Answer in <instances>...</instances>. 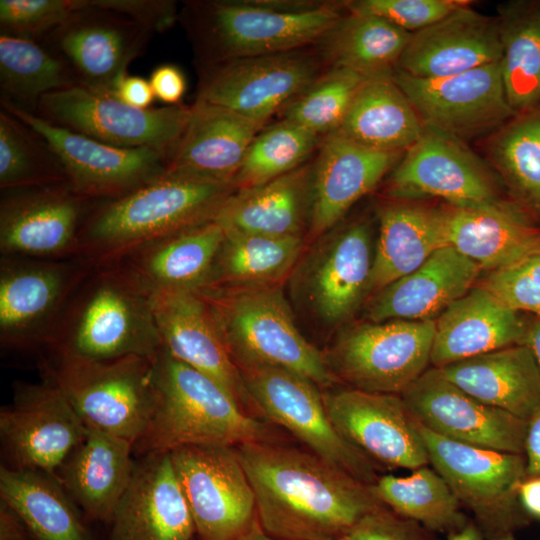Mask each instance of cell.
<instances>
[{"instance_id":"obj_1","label":"cell","mask_w":540,"mask_h":540,"mask_svg":"<svg viewBox=\"0 0 540 540\" xmlns=\"http://www.w3.org/2000/svg\"><path fill=\"white\" fill-rule=\"evenodd\" d=\"M263 529L279 540H336L386 507L367 485L312 452L281 442L235 446Z\"/></svg>"},{"instance_id":"obj_2","label":"cell","mask_w":540,"mask_h":540,"mask_svg":"<svg viewBox=\"0 0 540 540\" xmlns=\"http://www.w3.org/2000/svg\"><path fill=\"white\" fill-rule=\"evenodd\" d=\"M236 190L165 171L123 196L95 202L81 229L77 258L92 267L118 263L152 241L214 220Z\"/></svg>"},{"instance_id":"obj_3","label":"cell","mask_w":540,"mask_h":540,"mask_svg":"<svg viewBox=\"0 0 540 540\" xmlns=\"http://www.w3.org/2000/svg\"><path fill=\"white\" fill-rule=\"evenodd\" d=\"M154 381L153 412L133 446L137 458L192 445L281 442L271 423L246 411L217 381L163 348L154 358Z\"/></svg>"},{"instance_id":"obj_4","label":"cell","mask_w":540,"mask_h":540,"mask_svg":"<svg viewBox=\"0 0 540 540\" xmlns=\"http://www.w3.org/2000/svg\"><path fill=\"white\" fill-rule=\"evenodd\" d=\"M44 350L50 355L86 360L131 355L154 359L162 342L153 293L122 264L93 267Z\"/></svg>"},{"instance_id":"obj_5","label":"cell","mask_w":540,"mask_h":540,"mask_svg":"<svg viewBox=\"0 0 540 540\" xmlns=\"http://www.w3.org/2000/svg\"><path fill=\"white\" fill-rule=\"evenodd\" d=\"M319 1H190L179 18L198 65L279 54L317 44L344 15Z\"/></svg>"},{"instance_id":"obj_6","label":"cell","mask_w":540,"mask_h":540,"mask_svg":"<svg viewBox=\"0 0 540 540\" xmlns=\"http://www.w3.org/2000/svg\"><path fill=\"white\" fill-rule=\"evenodd\" d=\"M234 362L305 376L322 389L339 380L325 355L301 334L280 285H223L198 292Z\"/></svg>"},{"instance_id":"obj_7","label":"cell","mask_w":540,"mask_h":540,"mask_svg":"<svg viewBox=\"0 0 540 540\" xmlns=\"http://www.w3.org/2000/svg\"><path fill=\"white\" fill-rule=\"evenodd\" d=\"M41 369L87 429L133 446L144 433L156 400L154 359L131 355L86 360L49 354Z\"/></svg>"},{"instance_id":"obj_8","label":"cell","mask_w":540,"mask_h":540,"mask_svg":"<svg viewBox=\"0 0 540 540\" xmlns=\"http://www.w3.org/2000/svg\"><path fill=\"white\" fill-rule=\"evenodd\" d=\"M420 431L429 464L486 535L515 533L529 524L531 518L518 498V487L526 477L524 454L456 442L421 425Z\"/></svg>"},{"instance_id":"obj_9","label":"cell","mask_w":540,"mask_h":540,"mask_svg":"<svg viewBox=\"0 0 540 540\" xmlns=\"http://www.w3.org/2000/svg\"><path fill=\"white\" fill-rule=\"evenodd\" d=\"M239 370L256 414L286 429L310 452L355 479L367 485L377 480L378 466L338 432L315 382L279 367Z\"/></svg>"},{"instance_id":"obj_10","label":"cell","mask_w":540,"mask_h":540,"mask_svg":"<svg viewBox=\"0 0 540 540\" xmlns=\"http://www.w3.org/2000/svg\"><path fill=\"white\" fill-rule=\"evenodd\" d=\"M435 320L365 322L344 329L326 362L352 388L401 395L430 365Z\"/></svg>"},{"instance_id":"obj_11","label":"cell","mask_w":540,"mask_h":540,"mask_svg":"<svg viewBox=\"0 0 540 540\" xmlns=\"http://www.w3.org/2000/svg\"><path fill=\"white\" fill-rule=\"evenodd\" d=\"M79 258H0V345L45 349L72 296L92 270Z\"/></svg>"},{"instance_id":"obj_12","label":"cell","mask_w":540,"mask_h":540,"mask_svg":"<svg viewBox=\"0 0 540 540\" xmlns=\"http://www.w3.org/2000/svg\"><path fill=\"white\" fill-rule=\"evenodd\" d=\"M35 113L103 143L151 148L168 159L186 127L190 106L139 109L113 94L75 85L43 96Z\"/></svg>"},{"instance_id":"obj_13","label":"cell","mask_w":540,"mask_h":540,"mask_svg":"<svg viewBox=\"0 0 540 540\" xmlns=\"http://www.w3.org/2000/svg\"><path fill=\"white\" fill-rule=\"evenodd\" d=\"M322 56L305 49L198 65L196 100L221 106L265 126L321 72Z\"/></svg>"},{"instance_id":"obj_14","label":"cell","mask_w":540,"mask_h":540,"mask_svg":"<svg viewBox=\"0 0 540 540\" xmlns=\"http://www.w3.org/2000/svg\"><path fill=\"white\" fill-rule=\"evenodd\" d=\"M1 108L39 134L58 157L71 188L100 202L123 196L166 171L167 157L151 148L112 146L1 99Z\"/></svg>"},{"instance_id":"obj_15","label":"cell","mask_w":540,"mask_h":540,"mask_svg":"<svg viewBox=\"0 0 540 540\" xmlns=\"http://www.w3.org/2000/svg\"><path fill=\"white\" fill-rule=\"evenodd\" d=\"M169 455L196 534L237 540L257 519V508L235 446H184Z\"/></svg>"},{"instance_id":"obj_16","label":"cell","mask_w":540,"mask_h":540,"mask_svg":"<svg viewBox=\"0 0 540 540\" xmlns=\"http://www.w3.org/2000/svg\"><path fill=\"white\" fill-rule=\"evenodd\" d=\"M85 433L81 419L50 379L16 383L13 401L0 410L1 465L55 476Z\"/></svg>"},{"instance_id":"obj_17","label":"cell","mask_w":540,"mask_h":540,"mask_svg":"<svg viewBox=\"0 0 540 540\" xmlns=\"http://www.w3.org/2000/svg\"><path fill=\"white\" fill-rule=\"evenodd\" d=\"M78 2L79 8L41 43L67 65L78 86L114 95L153 33L124 15Z\"/></svg>"},{"instance_id":"obj_18","label":"cell","mask_w":540,"mask_h":540,"mask_svg":"<svg viewBox=\"0 0 540 540\" xmlns=\"http://www.w3.org/2000/svg\"><path fill=\"white\" fill-rule=\"evenodd\" d=\"M94 203L68 183L1 191L0 254L77 258L81 229Z\"/></svg>"},{"instance_id":"obj_19","label":"cell","mask_w":540,"mask_h":540,"mask_svg":"<svg viewBox=\"0 0 540 540\" xmlns=\"http://www.w3.org/2000/svg\"><path fill=\"white\" fill-rule=\"evenodd\" d=\"M387 193L399 201L439 197L455 207L503 204L491 175L476 155L460 139L426 125L393 170Z\"/></svg>"},{"instance_id":"obj_20","label":"cell","mask_w":540,"mask_h":540,"mask_svg":"<svg viewBox=\"0 0 540 540\" xmlns=\"http://www.w3.org/2000/svg\"><path fill=\"white\" fill-rule=\"evenodd\" d=\"M393 79L424 125L461 139L506 122L515 114L500 61L441 78H418L395 69Z\"/></svg>"},{"instance_id":"obj_21","label":"cell","mask_w":540,"mask_h":540,"mask_svg":"<svg viewBox=\"0 0 540 540\" xmlns=\"http://www.w3.org/2000/svg\"><path fill=\"white\" fill-rule=\"evenodd\" d=\"M322 393L338 432L378 467L412 471L429 465L420 425L401 395L352 387Z\"/></svg>"},{"instance_id":"obj_22","label":"cell","mask_w":540,"mask_h":540,"mask_svg":"<svg viewBox=\"0 0 540 540\" xmlns=\"http://www.w3.org/2000/svg\"><path fill=\"white\" fill-rule=\"evenodd\" d=\"M424 428L447 439L507 453L524 454L528 422L485 404L429 367L402 394Z\"/></svg>"},{"instance_id":"obj_23","label":"cell","mask_w":540,"mask_h":540,"mask_svg":"<svg viewBox=\"0 0 540 540\" xmlns=\"http://www.w3.org/2000/svg\"><path fill=\"white\" fill-rule=\"evenodd\" d=\"M152 293L162 348L217 381L246 411L255 415L241 372L201 295L198 292Z\"/></svg>"},{"instance_id":"obj_24","label":"cell","mask_w":540,"mask_h":540,"mask_svg":"<svg viewBox=\"0 0 540 540\" xmlns=\"http://www.w3.org/2000/svg\"><path fill=\"white\" fill-rule=\"evenodd\" d=\"M109 540H192L194 521L169 453L137 458Z\"/></svg>"},{"instance_id":"obj_25","label":"cell","mask_w":540,"mask_h":540,"mask_svg":"<svg viewBox=\"0 0 540 540\" xmlns=\"http://www.w3.org/2000/svg\"><path fill=\"white\" fill-rule=\"evenodd\" d=\"M312 165L308 227L313 237L332 229L391 169L400 152L359 144L338 131L324 138Z\"/></svg>"},{"instance_id":"obj_26","label":"cell","mask_w":540,"mask_h":540,"mask_svg":"<svg viewBox=\"0 0 540 540\" xmlns=\"http://www.w3.org/2000/svg\"><path fill=\"white\" fill-rule=\"evenodd\" d=\"M371 234L355 222L326 238L313 252L303 281L310 308L326 325L348 320L369 293Z\"/></svg>"},{"instance_id":"obj_27","label":"cell","mask_w":540,"mask_h":540,"mask_svg":"<svg viewBox=\"0 0 540 540\" xmlns=\"http://www.w3.org/2000/svg\"><path fill=\"white\" fill-rule=\"evenodd\" d=\"M499 22L469 5L412 33L397 68L425 79L460 74L501 61Z\"/></svg>"},{"instance_id":"obj_28","label":"cell","mask_w":540,"mask_h":540,"mask_svg":"<svg viewBox=\"0 0 540 540\" xmlns=\"http://www.w3.org/2000/svg\"><path fill=\"white\" fill-rule=\"evenodd\" d=\"M262 126L232 110L195 100L166 172L232 184Z\"/></svg>"},{"instance_id":"obj_29","label":"cell","mask_w":540,"mask_h":540,"mask_svg":"<svg viewBox=\"0 0 540 540\" xmlns=\"http://www.w3.org/2000/svg\"><path fill=\"white\" fill-rule=\"evenodd\" d=\"M481 271L476 262L445 246L416 270L376 292L367 306V319L436 320L473 288Z\"/></svg>"},{"instance_id":"obj_30","label":"cell","mask_w":540,"mask_h":540,"mask_svg":"<svg viewBox=\"0 0 540 540\" xmlns=\"http://www.w3.org/2000/svg\"><path fill=\"white\" fill-rule=\"evenodd\" d=\"M527 321L488 290L473 287L436 320L430 365L449 364L524 344Z\"/></svg>"},{"instance_id":"obj_31","label":"cell","mask_w":540,"mask_h":540,"mask_svg":"<svg viewBox=\"0 0 540 540\" xmlns=\"http://www.w3.org/2000/svg\"><path fill=\"white\" fill-rule=\"evenodd\" d=\"M224 239L225 229L212 220L152 241L118 263L151 292H200L210 286Z\"/></svg>"},{"instance_id":"obj_32","label":"cell","mask_w":540,"mask_h":540,"mask_svg":"<svg viewBox=\"0 0 540 540\" xmlns=\"http://www.w3.org/2000/svg\"><path fill=\"white\" fill-rule=\"evenodd\" d=\"M133 444L87 429L55 476L86 516L111 521L135 468Z\"/></svg>"},{"instance_id":"obj_33","label":"cell","mask_w":540,"mask_h":540,"mask_svg":"<svg viewBox=\"0 0 540 540\" xmlns=\"http://www.w3.org/2000/svg\"><path fill=\"white\" fill-rule=\"evenodd\" d=\"M439 369L469 395L527 422L540 412V368L526 344L498 349Z\"/></svg>"},{"instance_id":"obj_34","label":"cell","mask_w":540,"mask_h":540,"mask_svg":"<svg viewBox=\"0 0 540 540\" xmlns=\"http://www.w3.org/2000/svg\"><path fill=\"white\" fill-rule=\"evenodd\" d=\"M448 245L495 271L540 254V227L509 205L442 207Z\"/></svg>"},{"instance_id":"obj_35","label":"cell","mask_w":540,"mask_h":540,"mask_svg":"<svg viewBox=\"0 0 540 540\" xmlns=\"http://www.w3.org/2000/svg\"><path fill=\"white\" fill-rule=\"evenodd\" d=\"M312 165L304 163L262 184L237 189L214 221L241 233L302 236L310 215Z\"/></svg>"},{"instance_id":"obj_36","label":"cell","mask_w":540,"mask_h":540,"mask_svg":"<svg viewBox=\"0 0 540 540\" xmlns=\"http://www.w3.org/2000/svg\"><path fill=\"white\" fill-rule=\"evenodd\" d=\"M369 292H378L449 246L442 208L399 201L380 212Z\"/></svg>"},{"instance_id":"obj_37","label":"cell","mask_w":540,"mask_h":540,"mask_svg":"<svg viewBox=\"0 0 540 540\" xmlns=\"http://www.w3.org/2000/svg\"><path fill=\"white\" fill-rule=\"evenodd\" d=\"M424 124L393 76L367 79L337 130L366 147L390 152L408 149Z\"/></svg>"},{"instance_id":"obj_38","label":"cell","mask_w":540,"mask_h":540,"mask_svg":"<svg viewBox=\"0 0 540 540\" xmlns=\"http://www.w3.org/2000/svg\"><path fill=\"white\" fill-rule=\"evenodd\" d=\"M0 500L16 511L36 540H92L79 507L52 474L1 465Z\"/></svg>"},{"instance_id":"obj_39","label":"cell","mask_w":540,"mask_h":540,"mask_svg":"<svg viewBox=\"0 0 540 540\" xmlns=\"http://www.w3.org/2000/svg\"><path fill=\"white\" fill-rule=\"evenodd\" d=\"M411 35L378 16L349 11L317 44L332 67L371 79L393 76Z\"/></svg>"},{"instance_id":"obj_40","label":"cell","mask_w":540,"mask_h":540,"mask_svg":"<svg viewBox=\"0 0 540 540\" xmlns=\"http://www.w3.org/2000/svg\"><path fill=\"white\" fill-rule=\"evenodd\" d=\"M303 249V236L277 237L225 230L209 287L280 285L295 267Z\"/></svg>"},{"instance_id":"obj_41","label":"cell","mask_w":540,"mask_h":540,"mask_svg":"<svg viewBox=\"0 0 540 540\" xmlns=\"http://www.w3.org/2000/svg\"><path fill=\"white\" fill-rule=\"evenodd\" d=\"M370 489L388 509L428 531L448 535L469 520L447 482L428 465L407 476H379Z\"/></svg>"},{"instance_id":"obj_42","label":"cell","mask_w":540,"mask_h":540,"mask_svg":"<svg viewBox=\"0 0 540 540\" xmlns=\"http://www.w3.org/2000/svg\"><path fill=\"white\" fill-rule=\"evenodd\" d=\"M499 25L504 89L519 114L540 104V3L512 4Z\"/></svg>"},{"instance_id":"obj_43","label":"cell","mask_w":540,"mask_h":540,"mask_svg":"<svg viewBox=\"0 0 540 540\" xmlns=\"http://www.w3.org/2000/svg\"><path fill=\"white\" fill-rule=\"evenodd\" d=\"M75 85L67 65L43 43L0 34L1 99L35 113L43 96Z\"/></svg>"},{"instance_id":"obj_44","label":"cell","mask_w":540,"mask_h":540,"mask_svg":"<svg viewBox=\"0 0 540 540\" xmlns=\"http://www.w3.org/2000/svg\"><path fill=\"white\" fill-rule=\"evenodd\" d=\"M68 183L56 154L24 122L0 109V189Z\"/></svg>"},{"instance_id":"obj_45","label":"cell","mask_w":540,"mask_h":540,"mask_svg":"<svg viewBox=\"0 0 540 540\" xmlns=\"http://www.w3.org/2000/svg\"><path fill=\"white\" fill-rule=\"evenodd\" d=\"M320 136L288 119L265 126L251 142L237 172L236 189L256 186L306 163Z\"/></svg>"},{"instance_id":"obj_46","label":"cell","mask_w":540,"mask_h":540,"mask_svg":"<svg viewBox=\"0 0 540 540\" xmlns=\"http://www.w3.org/2000/svg\"><path fill=\"white\" fill-rule=\"evenodd\" d=\"M490 151L520 197L540 209V104L515 115L502 127Z\"/></svg>"},{"instance_id":"obj_47","label":"cell","mask_w":540,"mask_h":540,"mask_svg":"<svg viewBox=\"0 0 540 540\" xmlns=\"http://www.w3.org/2000/svg\"><path fill=\"white\" fill-rule=\"evenodd\" d=\"M366 80L354 71L333 66L282 111V118L296 122L319 136L335 132Z\"/></svg>"},{"instance_id":"obj_48","label":"cell","mask_w":540,"mask_h":540,"mask_svg":"<svg viewBox=\"0 0 540 540\" xmlns=\"http://www.w3.org/2000/svg\"><path fill=\"white\" fill-rule=\"evenodd\" d=\"M78 8V0H0L1 34L42 42Z\"/></svg>"},{"instance_id":"obj_49","label":"cell","mask_w":540,"mask_h":540,"mask_svg":"<svg viewBox=\"0 0 540 540\" xmlns=\"http://www.w3.org/2000/svg\"><path fill=\"white\" fill-rule=\"evenodd\" d=\"M469 3L464 0H354L343 4L350 12L375 15L415 33Z\"/></svg>"},{"instance_id":"obj_50","label":"cell","mask_w":540,"mask_h":540,"mask_svg":"<svg viewBox=\"0 0 540 540\" xmlns=\"http://www.w3.org/2000/svg\"><path fill=\"white\" fill-rule=\"evenodd\" d=\"M479 286L509 308L540 318V254L489 272Z\"/></svg>"},{"instance_id":"obj_51","label":"cell","mask_w":540,"mask_h":540,"mask_svg":"<svg viewBox=\"0 0 540 540\" xmlns=\"http://www.w3.org/2000/svg\"><path fill=\"white\" fill-rule=\"evenodd\" d=\"M420 524L383 507L364 518L336 540H431Z\"/></svg>"},{"instance_id":"obj_52","label":"cell","mask_w":540,"mask_h":540,"mask_svg":"<svg viewBox=\"0 0 540 540\" xmlns=\"http://www.w3.org/2000/svg\"><path fill=\"white\" fill-rule=\"evenodd\" d=\"M90 6L124 15L151 33L170 29L179 18L170 0H86Z\"/></svg>"},{"instance_id":"obj_53","label":"cell","mask_w":540,"mask_h":540,"mask_svg":"<svg viewBox=\"0 0 540 540\" xmlns=\"http://www.w3.org/2000/svg\"><path fill=\"white\" fill-rule=\"evenodd\" d=\"M149 83L154 96L168 106L182 104L186 93L187 80L185 74L174 64H162L153 69Z\"/></svg>"},{"instance_id":"obj_54","label":"cell","mask_w":540,"mask_h":540,"mask_svg":"<svg viewBox=\"0 0 540 540\" xmlns=\"http://www.w3.org/2000/svg\"><path fill=\"white\" fill-rule=\"evenodd\" d=\"M114 95L124 103L139 109L151 108L155 99L149 80L128 74L119 82Z\"/></svg>"},{"instance_id":"obj_55","label":"cell","mask_w":540,"mask_h":540,"mask_svg":"<svg viewBox=\"0 0 540 540\" xmlns=\"http://www.w3.org/2000/svg\"><path fill=\"white\" fill-rule=\"evenodd\" d=\"M0 540H36L22 518L0 500Z\"/></svg>"},{"instance_id":"obj_56","label":"cell","mask_w":540,"mask_h":540,"mask_svg":"<svg viewBox=\"0 0 540 540\" xmlns=\"http://www.w3.org/2000/svg\"><path fill=\"white\" fill-rule=\"evenodd\" d=\"M524 456L526 476L540 475V412L528 421Z\"/></svg>"},{"instance_id":"obj_57","label":"cell","mask_w":540,"mask_h":540,"mask_svg":"<svg viewBox=\"0 0 540 540\" xmlns=\"http://www.w3.org/2000/svg\"><path fill=\"white\" fill-rule=\"evenodd\" d=\"M518 498L530 518L540 520V475L526 476L518 487Z\"/></svg>"},{"instance_id":"obj_58","label":"cell","mask_w":540,"mask_h":540,"mask_svg":"<svg viewBox=\"0 0 540 540\" xmlns=\"http://www.w3.org/2000/svg\"><path fill=\"white\" fill-rule=\"evenodd\" d=\"M447 536L448 540H516L514 533L488 536L474 520H468L463 527Z\"/></svg>"},{"instance_id":"obj_59","label":"cell","mask_w":540,"mask_h":540,"mask_svg":"<svg viewBox=\"0 0 540 540\" xmlns=\"http://www.w3.org/2000/svg\"><path fill=\"white\" fill-rule=\"evenodd\" d=\"M524 344L532 350L540 368V318L536 317L527 322V332Z\"/></svg>"},{"instance_id":"obj_60","label":"cell","mask_w":540,"mask_h":540,"mask_svg":"<svg viewBox=\"0 0 540 540\" xmlns=\"http://www.w3.org/2000/svg\"><path fill=\"white\" fill-rule=\"evenodd\" d=\"M237 540H279L268 534L261 526L258 517Z\"/></svg>"}]
</instances>
